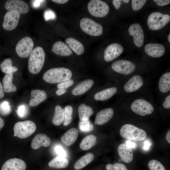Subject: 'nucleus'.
<instances>
[{
    "label": "nucleus",
    "instance_id": "obj_1",
    "mask_svg": "<svg viewBox=\"0 0 170 170\" xmlns=\"http://www.w3.org/2000/svg\"><path fill=\"white\" fill-rule=\"evenodd\" d=\"M72 76L71 71L65 67H58L50 69L46 71L42 76L46 82L56 83L70 79Z\"/></svg>",
    "mask_w": 170,
    "mask_h": 170
},
{
    "label": "nucleus",
    "instance_id": "obj_2",
    "mask_svg": "<svg viewBox=\"0 0 170 170\" xmlns=\"http://www.w3.org/2000/svg\"><path fill=\"white\" fill-rule=\"evenodd\" d=\"M45 58V53L42 47L37 46L33 49L28 60L29 72L33 74L39 73L43 66Z\"/></svg>",
    "mask_w": 170,
    "mask_h": 170
},
{
    "label": "nucleus",
    "instance_id": "obj_3",
    "mask_svg": "<svg viewBox=\"0 0 170 170\" xmlns=\"http://www.w3.org/2000/svg\"><path fill=\"white\" fill-rule=\"evenodd\" d=\"M120 135L123 138L135 141L144 140L146 137V133L143 130L131 124L123 125L120 131Z\"/></svg>",
    "mask_w": 170,
    "mask_h": 170
},
{
    "label": "nucleus",
    "instance_id": "obj_4",
    "mask_svg": "<svg viewBox=\"0 0 170 170\" xmlns=\"http://www.w3.org/2000/svg\"><path fill=\"white\" fill-rule=\"evenodd\" d=\"M36 129L35 124L31 121L18 122L15 123L14 127V136L20 139L26 138L33 134Z\"/></svg>",
    "mask_w": 170,
    "mask_h": 170
},
{
    "label": "nucleus",
    "instance_id": "obj_5",
    "mask_svg": "<svg viewBox=\"0 0 170 170\" xmlns=\"http://www.w3.org/2000/svg\"><path fill=\"white\" fill-rule=\"evenodd\" d=\"M170 16L159 12L151 13L147 19V25L150 30H157L165 26L170 21Z\"/></svg>",
    "mask_w": 170,
    "mask_h": 170
},
{
    "label": "nucleus",
    "instance_id": "obj_6",
    "mask_svg": "<svg viewBox=\"0 0 170 170\" xmlns=\"http://www.w3.org/2000/svg\"><path fill=\"white\" fill-rule=\"evenodd\" d=\"M80 26L83 32L92 36H99L103 32V28L101 24L88 18L82 19Z\"/></svg>",
    "mask_w": 170,
    "mask_h": 170
},
{
    "label": "nucleus",
    "instance_id": "obj_7",
    "mask_svg": "<svg viewBox=\"0 0 170 170\" xmlns=\"http://www.w3.org/2000/svg\"><path fill=\"white\" fill-rule=\"evenodd\" d=\"M88 9L92 16L97 17H103L106 15L109 11L108 4L100 0H91L88 4Z\"/></svg>",
    "mask_w": 170,
    "mask_h": 170
},
{
    "label": "nucleus",
    "instance_id": "obj_8",
    "mask_svg": "<svg viewBox=\"0 0 170 170\" xmlns=\"http://www.w3.org/2000/svg\"><path fill=\"white\" fill-rule=\"evenodd\" d=\"M32 39L29 37L21 39L17 43L15 50L18 55L20 58H26L30 55L34 46Z\"/></svg>",
    "mask_w": 170,
    "mask_h": 170
},
{
    "label": "nucleus",
    "instance_id": "obj_9",
    "mask_svg": "<svg viewBox=\"0 0 170 170\" xmlns=\"http://www.w3.org/2000/svg\"><path fill=\"white\" fill-rule=\"evenodd\" d=\"M131 108L135 113L142 116L152 114L154 110L150 103L142 99L135 100L132 104Z\"/></svg>",
    "mask_w": 170,
    "mask_h": 170
},
{
    "label": "nucleus",
    "instance_id": "obj_10",
    "mask_svg": "<svg viewBox=\"0 0 170 170\" xmlns=\"http://www.w3.org/2000/svg\"><path fill=\"white\" fill-rule=\"evenodd\" d=\"M20 14L15 10H9L5 14L3 27L5 30L10 31L15 29L19 22Z\"/></svg>",
    "mask_w": 170,
    "mask_h": 170
},
{
    "label": "nucleus",
    "instance_id": "obj_11",
    "mask_svg": "<svg viewBox=\"0 0 170 170\" xmlns=\"http://www.w3.org/2000/svg\"><path fill=\"white\" fill-rule=\"evenodd\" d=\"M111 67L114 71L117 73L127 75L134 71L136 66L130 61L121 60L113 63Z\"/></svg>",
    "mask_w": 170,
    "mask_h": 170
},
{
    "label": "nucleus",
    "instance_id": "obj_12",
    "mask_svg": "<svg viewBox=\"0 0 170 170\" xmlns=\"http://www.w3.org/2000/svg\"><path fill=\"white\" fill-rule=\"evenodd\" d=\"M4 7L7 10H15L21 14L27 13L29 10L28 4L21 0H7L5 3Z\"/></svg>",
    "mask_w": 170,
    "mask_h": 170
},
{
    "label": "nucleus",
    "instance_id": "obj_13",
    "mask_svg": "<svg viewBox=\"0 0 170 170\" xmlns=\"http://www.w3.org/2000/svg\"><path fill=\"white\" fill-rule=\"evenodd\" d=\"M123 50L122 46L117 43L110 44L105 49L104 53L105 60L109 62L120 56Z\"/></svg>",
    "mask_w": 170,
    "mask_h": 170
},
{
    "label": "nucleus",
    "instance_id": "obj_14",
    "mask_svg": "<svg viewBox=\"0 0 170 170\" xmlns=\"http://www.w3.org/2000/svg\"><path fill=\"white\" fill-rule=\"evenodd\" d=\"M128 32L130 35L133 36L135 46L139 48L141 47L144 43V34L140 25L138 23L131 25L128 28Z\"/></svg>",
    "mask_w": 170,
    "mask_h": 170
},
{
    "label": "nucleus",
    "instance_id": "obj_15",
    "mask_svg": "<svg viewBox=\"0 0 170 170\" xmlns=\"http://www.w3.org/2000/svg\"><path fill=\"white\" fill-rule=\"evenodd\" d=\"M26 165L23 160L17 158L10 159L3 165L1 170H25Z\"/></svg>",
    "mask_w": 170,
    "mask_h": 170
},
{
    "label": "nucleus",
    "instance_id": "obj_16",
    "mask_svg": "<svg viewBox=\"0 0 170 170\" xmlns=\"http://www.w3.org/2000/svg\"><path fill=\"white\" fill-rule=\"evenodd\" d=\"M144 51L148 55L154 58H159L164 54L165 48L162 44L158 43H149L144 47Z\"/></svg>",
    "mask_w": 170,
    "mask_h": 170
},
{
    "label": "nucleus",
    "instance_id": "obj_17",
    "mask_svg": "<svg viewBox=\"0 0 170 170\" xmlns=\"http://www.w3.org/2000/svg\"><path fill=\"white\" fill-rule=\"evenodd\" d=\"M142 78L138 75L132 77L124 86L125 91L127 93L135 92L139 90L143 85Z\"/></svg>",
    "mask_w": 170,
    "mask_h": 170
},
{
    "label": "nucleus",
    "instance_id": "obj_18",
    "mask_svg": "<svg viewBox=\"0 0 170 170\" xmlns=\"http://www.w3.org/2000/svg\"><path fill=\"white\" fill-rule=\"evenodd\" d=\"M114 111L110 108L101 110L96 115L94 122L98 125H102L108 122L113 117Z\"/></svg>",
    "mask_w": 170,
    "mask_h": 170
},
{
    "label": "nucleus",
    "instance_id": "obj_19",
    "mask_svg": "<svg viewBox=\"0 0 170 170\" xmlns=\"http://www.w3.org/2000/svg\"><path fill=\"white\" fill-rule=\"evenodd\" d=\"M51 143V139L47 135L43 133L36 135L32 140L31 146L34 150L39 149L41 146L48 147Z\"/></svg>",
    "mask_w": 170,
    "mask_h": 170
},
{
    "label": "nucleus",
    "instance_id": "obj_20",
    "mask_svg": "<svg viewBox=\"0 0 170 170\" xmlns=\"http://www.w3.org/2000/svg\"><path fill=\"white\" fill-rule=\"evenodd\" d=\"M52 52L55 54L62 56H69L73 53L68 46L62 41H58L53 45Z\"/></svg>",
    "mask_w": 170,
    "mask_h": 170
},
{
    "label": "nucleus",
    "instance_id": "obj_21",
    "mask_svg": "<svg viewBox=\"0 0 170 170\" xmlns=\"http://www.w3.org/2000/svg\"><path fill=\"white\" fill-rule=\"evenodd\" d=\"M31 99L29 105L31 107L38 105L47 98V95L45 91L40 89H35L31 92Z\"/></svg>",
    "mask_w": 170,
    "mask_h": 170
},
{
    "label": "nucleus",
    "instance_id": "obj_22",
    "mask_svg": "<svg viewBox=\"0 0 170 170\" xmlns=\"http://www.w3.org/2000/svg\"><path fill=\"white\" fill-rule=\"evenodd\" d=\"M78 135V132L75 128H72L64 133L61 138L62 142L65 146L72 145L76 140Z\"/></svg>",
    "mask_w": 170,
    "mask_h": 170
},
{
    "label": "nucleus",
    "instance_id": "obj_23",
    "mask_svg": "<svg viewBox=\"0 0 170 170\" xmlns=\"http://www.w3.org/2000/svg\"><path fill=\"white\" fill-rule=\"evenodd\" d=\"M117 150L119 156L123 162L130 163L133 161V154L132 149L125 144H120Z\"/></svg>",
    "mask_w": 170,
    "mask_h": 170
},
{
    "label": "nucleus",
    "instance_id": "obj_24",
    "mask_svg": "<svg viewBox=\"0 0 170 170\" xmlns=\"http://www.w3.org/2000/svg\"><path fill=\"white\" fill-rule=\"evenodd\" d=\"M94 82L91 79L85 80L76 85L72 90L73 95H82L89 90L93 86Z\"/></svg>",
    "mask_w": 170,
    "mask_h": 170
},
{
    "label": "nucleus",
    "instance_id": "obj_25",
    "mask_svg": "<svg viewBox=\"0 0 170 170\" xmlns=\"http://www.w3.org/2000/svg\"><path fill=\"white\" fill-rule=\"evenodd\" d=\"M68 46L77 55H80L84 52V48L82 44L73 37H69L65 40Z\"/></svg>",
    "mask_w": 170,
    "mask_h": 170
},
{
    "label": "nucleus",
    "instance_id": "obj_26",
    "mask_svg": "<svg viewBox=\"0 0 170 170\" xmlns=\"http://www.w3.org/2000/svg\"><path fill=\"white\" fill-rule=\"evenodd\" d=\"M116 87H111L104 89L96 93L94 95L95 100L98 101H104L111 98L117 92Z\"/></svg>",
    "mask_w": 170,
    "mask_h": 170
},
{
    "label": "nucleus",
    "instance_id": "obj_27",
    "mask_svg": "<svg viewBox=\"0 0 170 170\" xmlns=\"http://www.w3.org/2000/svg\"><path fill=\"white\" fill-rule=\"evenodd\" d=\"M13 77V73L6 74L3 79V87L6 93L14 92L17 90L16 87L12 83Z\"/></svg>",
    "mask_w": 170,
    "mask_h": 170
},
{
    "label": "nucleus",
    "instance_id": "obj_28",
    "mask_svg": "<svg viewBox=\"0 0 170 170\" xmlns=\"http://www.w3.org/2000/svg\"><path fill=\"white\" fill-rule=\"evenodd\" d=\"M79 117L81 121H87L93 114L92 108L85 104H81L78 108Z\"/></svg>",
    "mask_w": 170,
    "mask_h": 170
},
{
    "label": "nucleus",
    "instance_id": "obj_29",
    "mask_svg": "<svg viewBox=\"0 0 170 170\" xmlns=\"http://www.w3.org/2000/svg\"><path fill=\"white\" fill-rule=\"evenodd\" d=\"M159 88L162 93H165L170 89V72L163 74L160 77L159 82Z\"/></svg>",
    "mask_w": 170,
    "mask_h": 170
},
{
    "label": "nucleus",
    "instance_id": "obj_30",
    "mask_svg": "<svg viewBox=\"0 0 170 170\" xmlns=\"http://www.w3.org/2000/svg\"><path fill=\"white\" fill-rule=\"evenodd\" d=\"M69 161L65 157L58 156L51 160L48 165L51 167L62 168L67 167Z\"/></svg>",
    "mask_w": 170,
    "mask_h": 170
},
{
    "label": "nucleus",
    "instance_id": "obj_31",
    "mask_svg": "<svg viewBox=\"0 0 170 170\" xmlns=\"http://www.w3.org/2000/svg\"><path fill=\"white\" fill-rule=\"evenodd\" d=\"M96 141L97 137L95 135H88L84 137L82 140L80 144V147L83 150H88L95 144Z\"/></svg>",
    "mask_w": 170,
    "mask_h": 170
},
{
    "label": "nucleus",
    "instance_id": "obj_32",
    "mask_svg": "<svg viewBox=\"0 0 170 170\" xmlns=\"http://www.w3.org/2000/svg\"><path fill=\"white\" fill-rule=\"evenodd\" d=\"M94 156L91 153H88L81 157L75 163L74 168L76 170L81 169L90 163L94 160Z\"/></svg>",
    "mask_w": 170,
    "mask_h": 170
},
{
    "label": "nucleus",
    "instance_id": "obj_33",
    "mask_svg": "<svg viewBox=\"0 0 170 170\" xmlns=\"http://www.w3.org/2000/svg\"><path fill=\"white\" fill-rule=\"evenodd\" d=\"M64 118V110L59 105L56 106L54 115L52 122L55 125H60L63 122Z\"/></svg>",
    "mask_w": 170,
    "mask_h": 170
},
{
    "label": "nucleus",
    "instance_id": "obj_34",
    "mask_svg": "<svg viewBox=\"0 0 170 170\" xmlns=\"http://www.w3.org/2000/svg\"><path fill=\"white\" fill-rule=\"evenodd\" d=\"M2 71L5 73H13L18 71V68L15 66H12V61L10 58L5 59L0 65Z\"/></svg>",
    "mask_w": 170,
    "mask_h": 170
},
{
    "label": "nucleus",
    "instance_id": "obj_35",
    "mask_svg": "<svg viewBox=\"0 0 170 170\" xmlns=\"http://www.w3.org/2000/svg\"><path fill=\"white\" fill-rule=\"evenodd\" d=\"M64 118L63 124L67 126L70 124L72 119L73 108L70 105L65 106L64 108Z\"/></svg>",
    "mask_w": 170,
    "mask_h": 170
},
{
    "label": "nucleus",
    "instance_id": "obj_36",
    "mask_svg": "<svg viewBox=\"0 0 170 170\" xmlns=\"http://www.w3.org/2000/svg\"><path fill=\"white\" fill-rule=\"evenodd\" d=\"M79 127L80 131L84 132L91 131L93 128V125L89 120H80L79 122Z\"/></svg>",
    "mask_w": 170,
    "mask_h": 170
},
{
    "label": "nucleus",
    "instance_id": "obj_37",
    "mask_svg": "<svg viewBox=\"0 0 170 170\" xmlns=\"http://www.w3.org/2000/svg\"><path fill=\"white\" fill-rule=\"evenodd\" d=\"M148 167L150 170H166L163 165L156 160H150L148 163Z\"/></svg>",
    "mask_w": 170,
    "mask_h": 170
},
{
    "label": "nucleus",
    "instance_id": "obj_38",
    "mask_svg": "<svg viewBox=\"0 0 170 170\" xmlns=\"http://www.w3.org/2000/svg\"><path fill=\"white\" fill-rule=\"evenodd\" d=\"M11 111L9 103L5 100L0 103V113L3 115H8Z\"/></svg>",
    "mask_w": 170,
    "mask_h": 170
},
{
    "label": "nucleus",
    "instance_id": "obj_39",
    "mask_svg": "<svg viewBox=\"0 0 170 170\" xmlns=\"http://www.w3.org/2000/svg\"><path fill=\"white\" fill-rule=\"evenodd\" d=\"M106 167L107 170H128L124 165L118 163H115L113 165L108 164Z\"/></svg>",
    "mask_w": 170,
    "mask_h": 170
},
{
    "label": "nucleus",
    "instance_id": "obj_40",
    "mask_svg": "<svg viewBox=\"0 0 170 170\" xmlns=\"http://www.w3.org/2000/svg\"><path fill=\"white\" fill-rule=\"evenodd\" d=\"M146 0H132V7L134 11L140 10L145 3Z\"/></svg>",
    "mask_w": 170,
    "mask_h": 170
},
{
    "label": "nucleus",
    "instance_id": "obj_41",
    "mask_svg": "<svg viewBox=\"0 0 170 170\" xmlns=\"http://www.w3.org/2000/svg\"><path fill=\"white\" fill-rule=\"evenodd\" d=\"M74 83V81L72 79H69L61 82L59 83L57 85V87L59 88L67 89L71 86Z\"/></svg>",
    "mask_w": 170,
    "mask_h": 170
},
{
    "label": "nucleus",
    "instance_id": "obj_42",
    "mask_svg": "<svg viewBox=\"0 0 170 170\" xmlns=\"http://www.w3.org/2000/svg\"><path fill=\"white\" fill-rule=\"evenodd\" d=\"M27 111V108L24 105H20L16 111L18 115L20 118H23L25 116Z\"/></svg>",
    "mask_w": 170,
    "mask_h": 170
},
{
    "label": "nucleus",
    "instance_id": "obj_43",
    "mask_svg": "<svg viewBox=\"0 0 170 170\" xmlns=\"http://www.w3.org/2000/svg\"><path fill=\"white\" fill-rule=\"evenodd\" d=\"M55 150L59 156L64 157H66V152L61 146L60 145L56 146L55 148Z\"/></svg>",
    "mask_w": 170,
    "mask_h": 170
},
{
    "label": "nucleus",
    "instance_id": "obj_44",
    "mask_svg": "<svg viewBox=\"0 0 170 170\" xmlns=\"http://www.w3.org/2000/svg\"><path fill=\"white\" fill-rule=\"evenodd\" d=\"M153 1L156 2V4L160 6L167 5L170 3L169 0H154Z\"/></svg>",
    "mask_w": 170,
    "mask_h": 170
},
{
    "label": "nucleus",
    "instance_id": "obj_45",
    "mask_svg": "<svg viewBox=\"0 0 170 170\" xmlns=\"http://www.w3.org/2000/svg\"><path fill=\"white\" fill-rule=\"evenodd\" d=\"M162 105L165 109H169L170 108V95L166 97L165 101L163 103Z\"/></svg>",
    "mask_w": 170,
    "mask_h": 170
},
{
    "label": "nucleus",
    "instance_id": "obj_46",
    "mask_svg": "<svg viewBox=\"0 0 170 170\" xmlns=\"http://www.w3.org/2000/svg\"><path fill=\"white\" fill-rule=\"evenodd\" d=\"M122 2V0H113L112 1L113 4L116 9L119 8Z\"/></svg>",
    "mask_w": 170,
    "mask_h": 170
},
{
    "label": "nucleus",
    "instance_id": "obj_47",
    "mask_svg": "<svg viewBox=\"0 0 170 170\" xmlns=\"http://www.w3.org/2000/svg\"><path fill=\"white\" fill-rule=\"evenodd\" d=\"M126 144L131 148L134 149L136 147V144L130 140H127L126 142Z\"/></svg>",
    "mask_w": 170,
    "mask_h": 170
},
{
    "label": "nucleus",
    "instance_id": "obj_48",
    "mask_svg": "<svg viewBox=\"0 0 170 170\" xmlns=\"http://www.w3.org/2000/svg\"><path fill=\"white\" fill-rule=\"evenodd\" d=\"M67 90V89L60 88L56 91V94L58 95H61L65 93Z\"/></svg>",
    "mask_w": 170,
    "mask_h": 170
},
{
    "label": "nucleus",
    "instance_id": "obj_49",
    "mask_svg": "<svg viewBox=\"0 0 170 170\" xmlns=\"http://www.w3.org/2000/svg\"><path fill=\"white\" fill-rule=\"evenodd\" d=\"M151 145L150 143L148 141H145L144 143L143 149L145 150H148Z\"/></svg>",
    "mask_w": 170,
    "mask_h": 170
},
{
    "label": "nucleus",
    "instance_id": "obj_50",
    "mask_svg": "<svg viewBox=\"0 0 170 170\" xmlns=\"http://www.w3.org/2000/svg\"><path fill=\"white\" fill-rule=\"evenodd\" d=\"M4 94L3 89V85L0 82V99H1L4 96Z\"/></svg>",
    "mask_w": 170,
    "mask_h": 170
},
{
    "label": "nucleus",
    "instance_id": "obj_51",
    "mask_svg": "<svg viewBox=\"0 0 170 170\" xmlns=\"http://www.w3.org/2000/svg\"><path fill=\"white\" fill-rule=\"evenodd\" d=\"M52 1L57 3L63 4L67 3L68 0H52Z\"/></svg>",
    "mask_w": 170,
    "mask_h": 170
},
{
    "label": "nucleus",
    "instance_id": "obj_52",
    "mask_svg": "<svg viewBox=\"0 0 170 170\" xmlns=\"http://www.w3.org/2000/svg\"><path fill=\"white\" fill-rule=\"evenodd\" d=\"M166 139L167 142L170 143V130H169L166 134Z\"/></svg>",
    "mask_w": 170,
    "mask_h": 170
},
{
    "label": "nucleus",
    "instance_id": "obj_53",
    "mask_svg": "<svg viewBox=\"0 0 170 170\" xmlns=\"http://www.w3.org/2000/svg\"><path fill=\"white\" fill-rule=\"evenodd\" d=\"M42 1L41 0H34L33 1V6L34 7H37L39 6L40 2Z\"/></svg>",
    "mask_w": 170,
    "mask_h": 170
},
{
    "label": "nucleus",
    "instance_id": "obj_54",
    "mask_svg": "<svg viewBox=\"0 0 170 170\" xmlns=\"http://www.w3.org/2000/svg\"><path fill=\"white\" fill-rule=\"evenodd\" d=\"M4 122L3 119L0 117V130L3 127Z\"/></svg>",
    "mask_w": 170,
    "mask_h": 170
},
{
    "label": "nucleus",
    "instance_id": "obj_55",
    "mask_svg": "<svg viewBox=\"0 0 170 170\" xmlns=\"http://www.w3.org/2000/svg\"><path fill=\"white\" fill-rule=\"evenodd\" d=\"M129 2V0H122V2L124 3H128Z\"/></svg>",
    "mask_w": 170,
    "mask_h": 170
},
{
    "label": "nucleus",
    "instance_id": "obj_56",
    "mask_svg": "<svg viewBox=\"0 0 170 170\" xmlns=\"http://www.w3.org/2000/svg\"><path fill=\"white\" fill-rule=\"evenodd\" d=\"M170 34H169L168 37V40L169 42H170Z\"/></svg>",
    "mask_w": 170,
    "mask_h": 170
}]
</instances>
